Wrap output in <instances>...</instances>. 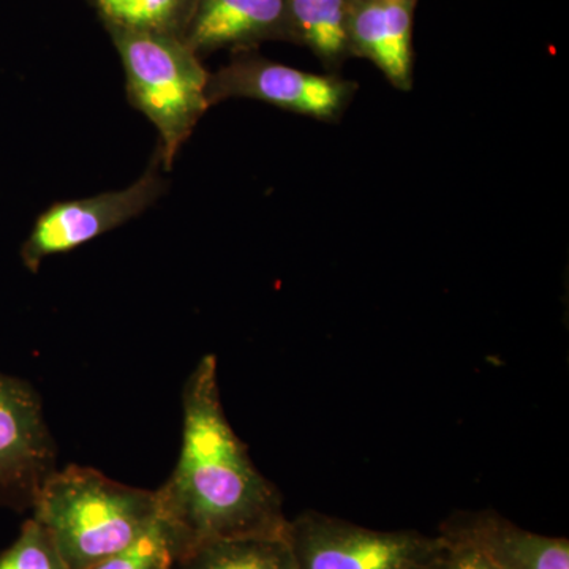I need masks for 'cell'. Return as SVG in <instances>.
Masks as SVG:
<instances>
[{
  "label": "cell",
  "mask_w": 569,
  "mask_h": 569,
  "mask_svg": "<svg viewBox=\"0 0 569 569\" xmlns=\"http://www.w3.org/2000/svg\"><path fill=\"white\" fill-rule=\"evenodd\" d=\"M33 516L69 569H92L132 545L159 518L152 490L130 488L89 467L56 470Z\"/></svg>",
  "instance_id": "2"
},
{
  "label": "cell",
  "mask_w": 569,
  "mask_h": 569,
  "mask_svg": "<svg viewBox=\"0 0 569 569\" xmlns=\"http://www.w3.org/2000/svg\"><path fill=\"white\" fill-rule=\"evenodd\" d=\"M0 569H69L50 535L36 519L26 520L20 535L0 553Z\"/></svg>",
  "instance_id": "15"
},
{
  "label": "cell",
  "mask_w": 569,
  "mask_h": 569,
  "mask_svg": "<svg viewBox=\"0 0 569 569\" xmlns=\"http://www.w3.org/2000/svg\"><path fill=\"white\" fill-rule=\"evenodd\" d=\"M58 470V451L39 392L21 378L0 373V508L32 509Z\"/></svg>",
  "instance_id": "7"
},
{
  "label": "cell",
  "mask_w": 569,
  "mask_h": 569,
  "mask_svg": "<svg viewBox=\"0 0 569 569\" xmlns=\"http://www.w3.org/2000/svg\"><path fill=\"white\" fill-rule=\"evenodd\" d=\"M348 0H287L293 41L305 44L329 73H336L348 54Z\"/></svg>",
  "instance_id": "11"
},
{
  "label": "cell",
  "mask_w": 569,
  "mask_h": 569,
  "mask_svg": "<svg viewBox=\"0 0 569 569\" xmlns=\"http://www.w3.org/2000/svg\"><path fill=\"white\" fill-rule=\"evenodd\" d=\"M162 167L156 151L148 170L132 186L50 206L21 247L22 264L37 272L47 258L69 253L148 211L168 190Z\"/></svg>",
  "instance_id": "5"
},
{
  "label": "cell",
  "mask_w": 569,
  "mask_h": 569,
  "mask_svg": "<svg viewBox=\"0 0 569 569\" xmlns=\"http://www.w3.org/2000/svg\"><path fill=\"white\" fill-rule=\"evenodd\" d=\"M418 0H348V54L367 59L397 91L413 89Z\"/></svg>",
  "instance_id": "8"
},
{
  "label": "cell",
  "mask_w": 569,
  "mask_h": 569,
  "mask_svg": "<svg viewBox=\"0 0 569 569\" xmlns=\"http://www.w3.org/2000/svg\"><path fill=\"white\" fill-rule=\"evenodd\" d=\"M438 535L481 553L493 569H569V541L520 529L493 509L458 511Z\"/></svg>",
  "instance_id": "9"
},
{
  "label": "cell",
  "mask_w": 569,
  "mask_h": 569,
  "mask_svg": "<svg viewBox=\"0 0 569 569\" xmlns=\"http://www.w3.org/2000/svg\"><path fill=\"white\" fill-rule=\"evenodd\" d=\"M173 569H298L284 538L206 542L176 560Z\"/></svg>",
  "instance_id": "12"
},
{
  "label": "cell",
  "mask_w": 569,
  "mask_h": 569,
  "mask_svg": "<svg viewBox=\"0 0 569 569\" xmlns=\"http://www.w3.org/2000/svg\"><path fill=\"white\" fill-rule=\"evenodd\" d=\"M176 549L170 530L157 518L132 545L112 553L92 569H173Z\"/></svg>",
  "instance_id": "14"
},
{
  "label": "cell",
  "mask_w": 569,
  "mask_h": 569,
  "mask_svg": "<svg viewBox=\"0 0 569 569\" xmlns=\"http://www.w3.org/2000/svg\"><path fill=\"white\" fill-rule=\"evenodd\" d=\"M96 3L112 29L182 39L197 0H96Z\"/></svg>",
  "instance_id": "13"
},
{
  "label": "cell",
  "mask_w": 569,
  "mask_h": 569,
  "mask_svg": "<svg viewBox=\"0 0 569 569\" xmlns=\"http://www.w3.org/2000/svg\"><path fill=\"white\" fill-rule=\"evenodd\" d=\"M182 418L181 455L171 477L156 490L176 560L206 542L284 538L282 493L261 475L228 422L216 356H203L187 378Z\"/></svg>",
  "instance_id": "1"
},
{
  "label": "cell",
  "mask_w": 569,
  "mask_h": 569,
  "mask_svg": "<svg viewBox=\"0 0 569 569\" xmlns=\"http://www.w3.org/2000/svg\"><path fill=\"white\" fill-rule=\"evenodd\" d=\"M291 40L287 0H197L182 40L197 56Z\"/></svg>",
  "instance_id": "10"
},
{
  "label": "cell",
  "mask_w": 569,
  "mask_h": 569,
  "mask_svg": "<svg viewBox=\"0 0 569 569\" xmlns=\"http://www.w3.org/2000/svg\"><path fill=\"white\" fill-rule=\"evenodd\" d=\"M443 539V548L427 569H493L489 561L470 546Z\"/></svg>",
  "instance_id": "16"
},
{
  "label": "cell",
  "mask_w": 569,
  "mask_h": 569,
  "mask_svg": "<svg viewBox=\"0 0 569 569\" xmlns=\"http://www.w3.org/2000/svg\"><path fill=\"white\" fill-rule=\"evenodd\" d=\"M358 88V82L337 73L318 74L258 56H242L211 74L208 97L211 107L230 99L257 100L317 121L337 123L353 102Z\"/></svg>",
  "instance_id": "6"
},
{
  "label": "cell",
  "mask_w": 569,
  "mask_h": 569,
  "mask_svg": "<svg viewBox=\"0 0 569 569\" xmlns=\"http://www.w3.org/2000/svg\"><path fill=\"white\" fill-rule=\"evenodd\" d=\"M284 539L298 569H427L445 545L440 535L366 529L313 509L288 519Z\"/></svg>",
  "instance_id": "4"
},
{
  "label": "cell",
  "mask_w": 569,
  "mask_h": 569,
  "mask_svg": "<svg viewBox=\"0 0 569 569\" xmlns=\"http://www.w3.org/2000/svg\"><path fill=\"white\" fill-rule=\"evenodd\" d=\"M112 36L126 70L129 102L156 127L160 138L157 151L164 170H171L211 108V73L179 37L119 29H112Z\"/></svg>",
  "instance_id": "3"
}]
</instances>
